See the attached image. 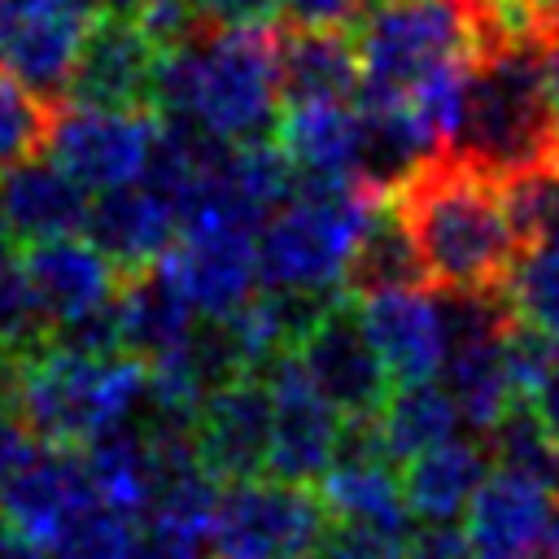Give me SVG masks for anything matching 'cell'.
<instances>
[{
  "label": "cell",
  "mask_w": 559,
  "mask_h": 559,
  "mask_svg": "<svg viewBox=\"0 0 559 559\" xmlns=\"http://www.w3.org/2000/svg\"><path fill=\"white\" fill-rule=\"evenodd\" d=\"M140 4H148V0H118V9H140Z\"/></svg>",
  "instance_id": "f35d334b"
},
{
  "label": "cell",
  "mask_w": 559,
  "mask_h": 559,
  "mask_svg": "<svg viewBox=\"0 0 559 559\" xmlns=\"http://www.w3.org/2000/svg\"><path fill=\"white\" fill-rule=\"evenodd\" d=\"M39 450V437L31 432V424L22 419V411L13 402H0V489L22 472V463Z\"/></svg>",
  "instance_id": "f1b7e54d"
},
{
  "label": "cell",
  "mask_w": 559,
  "mask_h": 559,
  "mask_svg": "<svg viewBox=\"0 0 559 559\" xmlns=\"http://www.w3.org/2000/svg\"><path fill=\"white\" fill-rule=\"evenodd\" d=\"M459 428H463L459 406H454V397L445 393V384L437 376L393 384L380 415L371 419V432H376V441L384 445V454L393 463H406L411 454L454 437Z\"/></svg>",
  "instance_id": "603a6c76"
},
{
  "label": "cell",
  "mask_w": 559,
  "mask_h": 559,
  "mask_svg": "<svg viewBox=\"0 0 559 559\" xmlns=\"http://www.w3.org/2000/svg\"><path fill=\"white\" fill-rule=\"evenodd\" d=\"M148 371L122 349H83L44 336L17 358L9 402L48 445H87L144 406Z\"/></svg>",
  "instance_id": "3957f363"
},
{
  "label": "cell",
  "mask_w": 559,
  "mask_h": 559,
  "mask_svg": "<svg viewBox=\"0 0 559 559\" xmlns=\"http://www.w3.org/2000/svg\"><path fill=\"white\" fill-rule=\"evenodd\" d=\"M389 210L402 223L428 288L450 297L502 293L524 231L498 175L441 148L419 157L393 183Z\"/></svg>",
  "instance_id": "6da1fadb"
},
{
  "label": "cell",
  "mask_w": 559,
  "mask_h": 559,
  "mask_svg": "<svg viewBox=\"0 0 559 559\" xmlns=\"http://www.w3.org/2000/svg\"><path fill=\"white\" fill-rule=\"evenodd\" d=\"M162 114L153 105H100L61 96L48 118L44 153L92 197L140 179L157 153Z\"/></svg>",
  "instance_id": "5b68a950"
},
{
  "label": "cell",
  "mask_w": 559,
  "mask_h": 559,
  "mask_svg": "<svg viewBox=\"0 0 559 559\" xmlns=\"http://www.w3.org/2000/svg\"><path fill=\"white\" fill-rule=\"evenodd\" d=\"M96 17L87 0H0V70L48 100L66 96Z\"/></svg>",
  "instance_id": "7c38bea8"
},
{
  "label": "cell",
  "mask_w": 559,
  "mask_h": 559,
  "mask_svg": "<svg viewBox=\"0 0 559 559\" xmlns=\"http://www.w3.org/2000/svg\"><path fill=\"white\" fill-rule=\"evenodd\" d=\"M280 105V31L271 22H192L162 48L153 109L183 131L223 144L266 140Z\"/></svg>",
  "instance_id": "7a4b0ae2"
},
{
  "label": "cell",
  "mask_w": 559,
  "mask_h": 559,
  "mask_svg": "<svg viewBox=\"0 0 559 559\" xmlns=\"http://www.w3.org/2000/svg\"><path fill=\"white\" fill-rule=\"evenodd\" d=\"M559 493L528 472L489 459V472L463 507V537L480 559H542Z\"/></svg>",
  "instance_id": "5bb4252c"
},
{
  "label": "cell",
  "mask_w": 559,
  "mask_h": 559,
  "mask_svg": "<svg viewBox=\"0 0 559 559\" xmlns=\"http://www.w3.org/2000/svg\"><path fill=\"white\" fill-rule=\"evenodd\" d=\"M319 493L280 476H240L218 489L210 546L218 559H306L323 533Z\"/></svg>",
  "instance_id": "8992f818"
},
{
  "label": "cell",
  "mask_w": 559,
  "mask_h": 559,
  "mask_svg": "<svg viewBox=\"0 0 559 559\" xmlns=\"http://www.w3.org/2000/svg\"><path fill=\"white\" fill-rule=\"evenodd\" d=\"M266 393H271V445H266V476L280 480H319L323 467L336 459L345 441L341 411L319 393V384L306 376L301 358L284 349L262 367Z\"/></svg>",
  "instance_id": "30bf717a"
},
{
  "label": "cell",
  "mask_w": 559,
  "mask_h": 559,
  "mask_svg": "<svg viewBox=\"0 0 559 559\" xmlns=\"http://www.w3.org/2000/svg\"><path fill=\"white\" fill-rule=\"evenodd\" d=\"M17 271L39 306L48 336L105 314L122 284V271L109 262V253L83 236H57V240L26 245V253L17 258Z\"/></svg>",
  "instance_id": "4fadbf2b"
},
{
  "label": "cell",
  "mask_w": 559,
  "mask_h": 559,
  "mask_svg": "<svg viewBox=\"0 0 559 559\" xmlns=\"http://www.w3.org/2000/svg\"><path fill=\"white\" fill-rule=\"evenodd\" d=\"M542 70H546L550 105L559 114V9H550L546 13V26H542Z\"/></svg>",
  "instance_id": "836d02e7"
},
{
  "label": "cell",
  "mask_w": 559,
  "mask_h": 559,
  "mask_svg": "<svg viewBox=\"0 0 559 559\" xmlns=\"http://www.w3.org/2000/svg\"><path fill=\"white\" fill-rule=\"evenodd\" d=\"M402 467V493L411 507V520L424 524H450L463 515L472 489L489 472V445L454 432L419 454H411Z\"/></svg>",
  "instance_id": "44dd1931"
},
{
  "label": "cell",
  "mask_w": 559,
  "mask_h": 559,
  "mask_svg": "<svg viewBox=\"0 0 559 559\" xmlns=\"http://www.w3.org/2000/svg\"><path fill=\"white\" fill-rule=\"evenodd\" d=\"M0 205L17 240H57V236H83L92 214V192L74 183L52 157H26L4 170Z\"/></svg>",
  "instance_id": "ffe728a7"
},
{
  "label": "cell",
  "mask_w": 559,
  "mask_h": 559,
  "mask_svg": "<svg viewBox=\"0 0 559 559\" xmlns=\"http://www.w3.org/2000/svg\"><path fill=\"white\" fill-rule=\"evenodd\" d=\"M411 542L406 533H389V528H367V524H323L319 542L310 546L306 559H406Z\"/></svg>",
  "instance_id": "4316f807"
},
{
  "label": "cell",
  "mask_w": 559,
  "mask_h": 559,
  "mask_svg": "<svg viewBox=\"0 0 559 559\" xmlns=\"http://www.w3.org/2000/svg\"><path fill=\"white\" fill-rule=\"evenodd\" d=\"M384 205V188L362 179H297L258 227V284L301 297L345 288L354 249Z\"/></svg>",
  "instance_id": "277c9868"
},
{
  "label": "cell",
  "mask_w": 559,
  "mask_h": 559,
  "mask_svg": "<svg viewBox=\"0 0 559 559\" xmlns=\"http://www.w3.org/2000/svg\"><path fill=\"white\" fill-rule=\"evenodd\" d=\"M0 559H48L35 537H26L4 511H0Z\"/></svg>",
  "instance_id": "e575fe53"
},
{
  "label": "cell",
  "mask_w": 559,
  "mask_h": 559,
  "mask_svg": "<svg viewBox=\"0 0 559 559\" xmlns=\"http://www.w3.org/2000/svg\"><path fill=\"white\" fill-rule=\"evenodd\" d=\"M406 559H480V555H476V550L467 546V537L454 533L450 524H428V528L411 542Z\"/></svg>",
  "instance_id": "1f68e13d"
},
{
  "label": "cell",
  "mask_w": 559,
  "mask_h": 559,
  "mask_svg": "<svg viewBox=\"0 0 559 559\" xmlns=\"http://www.w3.org/2000/svg\"><path fill=\"white\" fill-rule=\"evenodd\" d=\"M502 301L520 328L559 341V223L520 245Z\"/></svg>",
  "instance_id": "cb8c5ba5"
},
{
  "label": "cell",
  "mask_w": 559,
  "mask_h": 559,
  "mask_svg": "<svg viewBox=\"0 0 559 559\" xmlns=\"http://www.w3.org/2000/svg\"><path fill=\"white\" fill-rule=\"evenodd\" d=\"M555 170H559V140H555Z\"/></svg>",
  "instance_id": "ab89813d"
},
{
  "label": "cell",
  "mask_w": 559,
  "mask_h": 559,
  "mask_svg": "<svg viewBox=\"0 0 559 559\" xmlns=\"http://www.w3.org/2000/svg\"><path fill=\"white\" fill-rule=\"evenodd\" d=\"M354 319L393 384L432 380L450 354L454 301L428 284H384L354 293Z\"/></svg>",
  "instance_id": "ba28073f"
},
{
  "label": "cell",
  "mask_w": 559,
  "mask_h": 559,
  "mask_svg": "<svg viewBox=\"0 0 559 559\" xmlns=\"http://www.w3.org/2000/svg\"><path fill=\"white\" fill-rule=\"evenodd\" d=\"M293 354L301 358V367L319 384V393L341 411L345 428L349 424H371L380 415L393 380H389L380 354L371 349V341L362 336L349 306L328 297L314 310V319L301 328Z\"/></svg>",
  "instance_id": "8fae6325"
},
{
  "label": "cell",
  "mask_w": 559,
  "mask_h": 559,
  "mask_svg": "<svg viewBox=\"0 0 559 559\" xmlns=\"http://www.w3.org/2000/svg\"><path fill=\"white\" fill-rule=\"evenodd\" d=\"M528 411H533V419L550 432V441L559 445V341L546 349V358L537 362V371H533V380H528V389H524V397H520Z\"/></svg>",
  "instance_id": "83f0119b"
},
{
  "label": "cell",
  "mask_w": 559,
  "mask_h": 559,
  "mask_svg": "<svg viewBox=\"0 0 559 559\" xmlns=\"http://www.w3.org/2000/svg\"><path fill=\"white\" fill-rule=\"evenodd\" d=\"M52 105L57 100L31 92L26 83H17L13 74L0 70V175L17 162L44 153Z\"/></svg>",
  "instance_id": "484cf974"
},
{
  "label": "cell",
  "mask_w": 559,
  "mask_h": 559,
  "mask_svg": "<svg viewBox=\"0 0 559 559\" xmlns=\"http://www.w3.org/2000/svg\"><path fill=\"white\" fill-rule=\"evenodd\" d=\"M197 22H218V26H236V22H271L280 0H188Z\"/></svg>",
  "instance_id": "4dcf8cb0"
},
{
  "label": "cell",
  "mask_w": 559,
  "mask_h": 559,
  "mask_svg": "<svg viewBox=\"0 0 559 559\" xmlns=\"http://www.w3.org/2000/svg\"><path fill=\"white\" fill-rule=\"evenodd\" d=\"M546 4H550V9H559V0H546Z\"/></svg>",
  "instance_id": "60d3db41"
},
{
  "label": "cell",
  "mask_w": 559,
  "mask_h": 559,
  "mask_svg": "<svg viewBox=\"0 0 559 559\" xmlns=\"http://www.w3.org/2000/svg\"><path fill=\"white\" fill-rule=\"evenodd\" d=\"M393 467L397 463L384 454L371 424H349L336 459L319 476L323 515H332L336 524H367V528L406 533L411 507L402 493V476Z\"/></svg>",
  "instance_id": "2e32d148"
},
{
  "label": "cell",
  "mask_w": 559,
  "mask_h": 559,
  "mask_svg": "<svg viewBox=\"0 0 559 559\" xmlns=\"http://www.w3.org/2000/svg\"><path fill=\"white\" fill-rule=\"evenodd\" d=\"M157 61H162V44L140 26L135 13L127 9L100 13L83 39L66 96L100 100V105H153Z\"/></svg>",
  "instance_id": "e0dca14e"
},
{
  "label": "cell",
  "mask_w": 559,
  "mask_h": 559,
  "mask_svg": "<svg viewBox=\"0 0 559 559\" xmlns=\"http://www.w3.org/2000/svg\"><path fill=\"white\" fill-rule=\"evenodd\" d=\"M480 13H493V9H502V4H515V0H472Z\"/></svg>",
  "instance_id": "74e56055"
},
{
  "label": "cell",
  "mask_w": 559,
  "mask_h": 559,
  "mask_svg": "<svg viewBox=\"0 0 559 559\" xmlns=\"http://www.w3.org/2000/svg\"><path fill=\"white\" fill-rule=\"evenodd\" d=\"M135 542H140L135 515L114 511L105 502H92L79 520H70L48 542V559H131Z\"/></svg>",
  "instance_id": "d4e9b609"
},
{
  "label": "cell",
  "mask_w": 559,
  "mask_h": 559,
  "mask_svg": "<svg viewBox=\"0 0 559 559\" xmlns=\"http://www.w3.org/2000/svg\"><path fill=\"white\" fill-rule=\"evenodd\" d=\"M13 245H17V236H13V227H9V218H4V205H0V266L17 258V253H13Z\"/></svg>",
  "instance_id": "d590c367"
},
{
  "label": "cell",
  "mask_w": 559,
  "mask_h": 559,
  "mask_svg": "<svg viewBox=\"0 0 559 559\" xmlns=\"http://www.w3.org/2000/svg\"><path fill=\"white\" fill-rule=\"evenodd\" d=\"M131 559H201V542H192L183 533H170V528L140 524V542H135Z\"/></svg>",
  "instance_id": "d6a6232c"
},
{
  "label": "cell",
  "mask_w": 559,
  "mask_h": 559,
  "mask_svg": "<svg viewBox=\"0 0 559 559\" xmlns=\"http://www.w3.org/2000/svg\"><path fill=\"white\" fill-rule=\"evenodd\" d=\"M371 0H280L293 26H349Z\"/></svg>",
  "instance_id": "f546056e"
},
{
  "label": "cell",
  "mask_w": 559,
  "mask_h": 559,
  "mask_svg": "<svg viewBox=\"0 0 559 559\" xmlns=\"http://www.w3.org/2000/svg\"><path fill=\"white\" fill-rule=\"evenodd\" d=\"M275 144L293 162L297 179H362L384 188L376 166V131L358 96L284 100Z\"/></svg>",
  "instance_id": "9c48e42d"
},
{
  "label": "cell",
  "mask_w": 559,
  "mask_h": 559,
  "mask_svg": "<svg viewBox=\"0 0 559 559\" xmlns=\"http://www.w3.org/2000/svg\"><path fill=\"white\" fill-rule=\"evenodd\" d=\"M175 231H179V205L153 175H140L122 188L92 197L87 236L109 253V262L122 275L153 266L162 249L175 240Z\"/></svg>",
  "instance_id": "d6986e66"
},
{
  "label": "cell",
  "mask_w": 559,
  "mask_h": 559,
  "mask_svg": "<svg viewBox=\"0 0 559 559\" xmlns=\"http://www.w3.org/2000/svg\"><path fill=\"white\" fill-rule=\"evenodd\" d=\"M192 450L218 480L262 476L271 445V393L262 371L214 384L192 411Z\"/></svg>",
  "instance_id": "9a60e30c"
},
{
  "label": "cell",
  "mask_w": 559,
  "mask_h": 559,
  "mask_svg": "<svg viewBox=\"0 0 559 559\" xmlns=\"http://www.w3.org/2000/svg\"><path fill=\"white\" fill-rule=\"evenodd\" d=\"M542 559H559V515H555V524H550V537H546V555Z\"/></svg>",
  "instance_id": "8d00e7d4"
},
{
  "label": "cell",
  "mask_w": 559,
  "mask_h": 559,
  "mask_svg": "<svg viewBox=\"0 0 559 559\" xmlns=\"http://www.w3.org/2000/svg\"><path fill=\"white\" fill-rule=\"evenodd\" d=\"M201 319H223L258 293V231L218 218H183L153 262Z\"/></svg>",
  "instance_id": "52a82bcc"
},
{
  "label": "cell",
  "mask_w": 559,
  "mask_h": 559,
  "mask_svg": "<svg viewBox=\"0 0 559 559\" xmlns=\"http://www.w3.org/2000/svg\"><path fill=\"white\" fill-rule=\"evenodd\" d=\"M280 92L284 100L358 96V61L345 26H293L280 35Z\"/></svg>",
  "instance_id": "7402d4cb"
},
{
  "label": "cell",
  "mask_w": 559,
  "mask_h": 559,
  "mask_svg": "<svg viewBox=\"0 0 559 559\" xmlns=\"http://www.w3.org/2000/svg\"><path fill=\"white\" fill-rule=\"evenodd\" d=\"M92 502H100V498H96V485H92L83 445H48V450H35L22 463V472L0 489V511L26 537H35L44 550Z\"/></svg>",
  "instance_id": "ac0fdd59"
}]
</instances>
